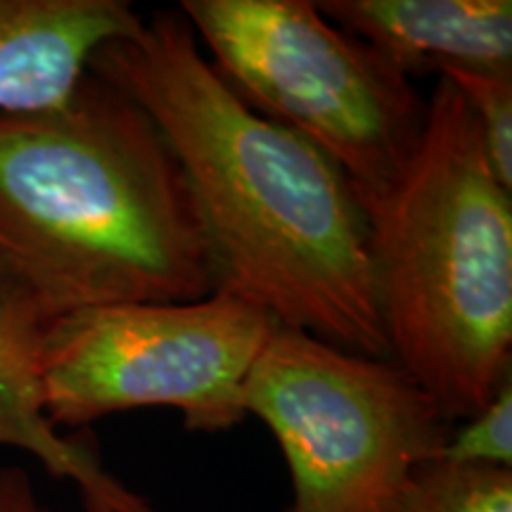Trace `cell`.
Listing matches in <instances>:
<instances>
[{"instance_id":"cell-1","label":"cell","mask_w":512,"mask_h":512,"mask_svg":"<svg viewBox=\"0 0 512 512\" xmlns=\"http://www.w3.org/2000/svg\"><path fill=\"white\" fill-rule=\"evenodd\" d=\"M145 107L181 164L214 256L216 292L339 349L392 358L363 204L344 171L261 117L202 53L181 10L143 17L93 55Z\"/></svg>"},{"instance_id":"cell-2","label":"cell","mask_w":512,"mask_h":512,"mask_svg":"<svg viewBox=\"0 0 512 512\" xmlns=\"http://www.w3.org/2000/svg\"><path fill=\"white\" fill-rule=\"evenodd\" d=\"M0 283L46 323L216 292L174 150L145 107L98 74L50 110L0 114Z\"/></svg>"},{"instance_id":"cell-3","label":"cell","mask_w":512,"mask_h":512,"mask_svg":"<svg viewBox=\"0 0 512 512\" xmlns=\"http://www.w3.org/2000/svg\"><path fill=\"white\" fill-rule=\"evenodd\" d=\"M427 105L411 164L363 211L389 354L458 425L512 377V190L456 86Z\"/></svg>"},{"instance_id":"cell-4","label":"cell","mask_w":512,"mask_h":512,"mask_svg":"<svg viewBox=\"0 0 512 512\" xmlns=\"http://www.w3.org/2000/svg\"><path fill=\"white\" fill-rule=\"evenodd\" d=\"M211 67L261 117L325 152L366 204L399 181L430 105L311 0H181Z\"/></svg>"},{"instance_id":"cell-5","label":"cell","mask_w":512,"mask_h":512,"mask_svg":"<svg viewBox=\"0 0 512 512\" xmlns=\"http://www.w3.org/2000/svg\"><path fill=\"white\" fill-rule=\"evenodd\" d=\"M242 408L268 427L290 472L283 512H382L453 425L394 358L273 325Z\"/></svg>"},{"instance_id":"cell-6","label":"cell","mask_w":512,"mask_h":512,"mask_svg":"<svg viewBox=\"0 0 512 512\" xmlns=\"http://www.w3.org/2000/svg\"><path fill=\"white\" fill-rule=\"evenodd\" d=\"M273 325L228 292L64 313L43 325L38 344L48 420L88 427L136 408H174L188 432H230L247 420L242 387Z\"/></svg>"},{"instance_id":"cell-7","label":"cell","mask_w":512,"mask_h":512,"mask_svg":"<svg viewBox=\"0 0 512 512\" xmlns=\"http://www.w3.org/2000/svg\"><path fill=\"white\" fill-rule=\"evenodd\" d=\"M318 10L366 41L408 79L512 74L510 0H323Z\"/></svg>"},{"instance_id":"cell-8","label":"cell","mask_w":512,"mask_h":512,"mask_svg":"<svg viewBox=\"0 0 512 512\" xmlns=\"http://www.w3.org/2000/svg\"><path fill=\"white\" fill-rule=\"evenodd\" d=\"M140 24L126 0H0V114L62 105L93 55Z\"/></svg>"},{"instance_id":"cell-9","label":"cell","mask_w":512,"mask_h":512,"mask_svg":"<svg viewBox=\"0 0 512 512\" xmlns=\"http://www.w3.org/2000/svg\"><path fill=\"white\" fill-rule=\"evenodd\" d=\"M43 325L27 299L0 283V446L22 448L53 477L74 482L86 512H157L107 470L91 434L62 437L48 420L38 375Z\"/></svg>"},{"instance_id":"cell-10","label":"cell","mask_w":512,"mask_h":512,"mask_svg":"<svg viewBox=\"0 0 512 512\" xmlns=\"http://www.w3.org/2000/svg\"><path fill=\"white\" fill-rule=\"evenodd\" d=\"M382 512H512V470L427 460Z\"/></svg>"},{"instance_id":"cell-11","label":"cell","mask_w":512,"mask_h":512,"mask_svg":"<svg viewBox=\"0 0 512 512\" xmlns=\"http://www.w3.org/2000/svg\"><path fill=\"white\" fill-rule=\"evenodd\" d=\"M439 79L453 83L463 95L491 171L503 188L512 190V74L453 69Z\"/></svg>"},{"instance_id":"cell-12","label":"cell","mask_w":512,"mask_h":512,"mask_svg":"<svg viewBox=\"0 0 512 512\" xmlns=\"http://www.w3.org/2000/svg\"><path fill=\"white\" fill-rule=\"evenodd\" d=\"M439 458L512 470V377L498 387L482 411L453 425Z\"/></svg>"},{"instance_id":"cell-13","label":"cell","mask_w":512,"mask_h":512,"mask_svg":"<svg viewBox=\"0 0 512 512\" xmlns=\"http://www.w3.org/2000/svg\"><path fill=\"white\" fill-rule=\"evenodd\" d=\"M0 512H53L38 501L31 477L22 467H0Z\"/></svg>"}]
</instances>
